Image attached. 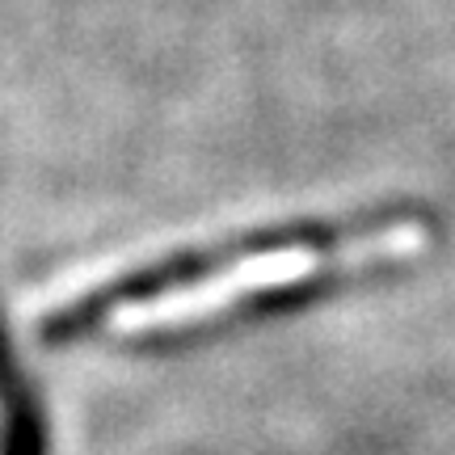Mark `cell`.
Instances as JSON below:
<instances>
[{
	"label": "cell",
	"instance_id": "cell-1",
	"mask_svg": "<svg viewBox=\"0 0 455 455\" xmlns=\"http://www.w3.org/2000/svg\"><path fill=\"white\" fill-rule=\"evenodd\" d=\"M413 228H422V220L388 207L232 236L72 295L43 316V329L60 341H148L212 329L236 312L401 261Z\"/></svg>",
	"mask_w": 455,
	"mask_h": 455
}]
</instances>
